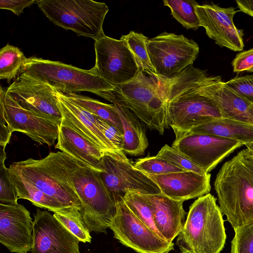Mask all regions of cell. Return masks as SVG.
I'll list each match as a JSON object with an SVG mask.
<instances>
[{
	"label": "cell",
	"instance_id": "1",
	"mask_svg": "<svg viewBox=\"0 0 253 253\" xmlns=\"http://www.w3.org/2000/svg\"><path fill=\"white\" fill-rule=\"evenodd\" d=\"M160 80L168 124L173 131L222 118L213 98L223 82L220 76H210L190 65L171 78Z\"/></svg>",
	"mask_w": 253,
	"mask_h": 253
},
{
	"label": "cell",
	"instance_id": "2",
	"mask_svg": "<svg viewBox=\"0 0 253 253\" xmlns=\"http://www.w3.org/2000/svg\"><path fill=\"white\" fill-rule=\"evenodd\" d=\"M214 187L221 211L234 230L253 222V156L247 149L222 165Z\"/></svg>",
	"mask_w": 253,
	"mask_h": 253
},
{
	"label": "cell",
	"instance_id": "3",
	"mask_svg": "<svg viewBox=\"0 0 253 253\" xmlns=\"http://www.w3.org/2000/svg\"><path fill=\"white\" fill-rule=\"evenodd\" d=\"M70 156L64 152H50L45 158H29L12 163L10 176L22 180L59 201L64 208L81 210V202L68 172Z\"/></svg>",
	"mask_w": 253,
	"mask_h": 253
},
{
	"label": "cell",
	"instance_id": "4",
	"mask_svg": "<svg viewBox=\"0 0 253 253\" xmlns=\"http://www.w3.org/2000/svg\"><path fill=\"white\" fill-rule=\"evenodd\" d=\"M210 193L190 206L176 244L180 253H220L226 242L223 214Z\"/></svg>",
	"mask_w": 253,
	"mask_h": 253
},
{
	"label": "cell",
	"instance_id": "5",
	"mask_svg": "<svg viewBox=\"0 0 253 253\" xmlns=\"http://www.w3.org/2000/svg\"><path fill=\"white\" fill-rule=\"evenodd\" d=\"M69 175L81 202L80 210L90 232L107 233L116 205L102 182L99 172L70 156Z\"/></svg>",
	"mask_w": 253,
	"mask_h": 253
},
{
	"label": "cell",
	"instance_id": "6",
	"mask_svg": "<svg viewBox=\"0 0 253 253\" xmlns=\"http://www.w3.org/2000/svg\"><path fill=\"white\" fill-rule=\"evenodd\" d=\"M107 100L126 107L150 129L160 134L169 126L160 79L141 71L132 80L115 86Z\"/></svg>",
	"mask_w": 253,
	"mask_h": 253
},
{
	"label": "cell",
	"instance_id": "7",
	"mask_svg": "<svg viewBox=\"0 0 253 253\" xmlns=\"http://www.w3.org/2000/svg\"><path fill=\"white\" fill-rule=\"evenodd\" d=\"M22 71L65 94L88 92L106 99L115 88L93 67L84 70L60 61L31 57L27 58Z\"/></svg>",
	"mask_w": 253,
	"mask_h": 253
},
{
	"label": "cell",
	"instance_id": "8",
	"mask_svg": "<svg viewBox=\"0 0 253 253\" xmlns=\"http://www.w3.org/2000/svg\"><path fill=\"white\" fill-rule=\"evenodd\" d=\"M36 3L54 24L78 36L94 41L103 36V24L109 11L104 2L92 0H36Z\"/></svg>",
	"mask_w": 253,
	"mask_h": 253
},
{
	"label": "cell",
	"instance_id": "9",
	"mask_svg": "<svg viewBox=\"0 0 253 253\" xmlns=\"http://www.w3.org/2000/svg\"><path fill=\"white\" fill-rule=\"evenodd\" d=\"M146 46L160 79L171 78L193 65L199 52V46L193 40L166 32L148 38Z\"/></svg>",
	"mask_w": 253,
	"mask_h": 253
},
{
	"label": "cell",
	"instance_id": "10",
	"mask_svg": "<svg viewBox=\"0 0 253 253\" xmlns=\"http://www.w3.org/2000/svg\"><path fill=\"white\" fill-rule=\"evenodd\" d=\"M102 162L104 171L99 174L116 205L128 191L142 195L161 193L157 185L135 168L123 151L104 152Z\"/></svg>",
	"mask_w": 253,
	"mask_h": 253
},
{
	"label": "cell",
	"instance_id": "11",
	"mask_svg": "<svg viewBox=\"0 0 253 253\" xmlns=\"http://www.w3.org/2000/svg\"><path fill=\"white\" fill-rule=\"evenodd\" d=\"M171 147L205 172L209 173L225 158L244 145L238 141L199 133L174 131Z\"/></svg>",
	"mask_w": 253,
	"mask_h": 253
},
{
	"label": "cell",
	"instance_id": "12",
	"mask_svg": "<svg viewBox=\"0 0 253 253\" xmlns=\"http://www.w3.org/2000/svg\"><path fill=\"white\" fill-rule=\"evenodd\" d=\"M94 47L95 63L93 68L111 84L116 86L126 83L140 71L122 38L117 40L104 34L95 41Z\"/></svg>",
	"mask_w": 253,
	"mask_h": 253
},
{
	"label": "cell",
	"instance_id": "13",
	"mask_svg": "<svg viewBox=\"0 0 253 253\" xmlns=\"http://www.w3.org/2000/svg\"><path fill=\"white\" fill-rule=\"evenodd\" d=\"M109 228L115 239L138 253H169L174 249L173 242L156 235L133 214L124 200L116 204Z\"/></svg>",
	"mask_w": 253,
	"mask_h": 253
},
{
	"label": "cell",
	"instance_id": "14",
	"mask_svg": "<svg viewBox=\"0 0 253 253\" xmlns=\"http://www.w3.org/2000/svg\"><path fill=\"white\" fill-rule=\"evenodd\" d=\"M5 91L22 108L62 122L57 90L47 83L22 71Z\"/></svg>",
	"mask_w": 253,
	"mask_h": 253
},
{
	"label": "cell",
	"instance_id": "15",
	"mask_svg": "<svg viewBox=\"0 0 253 253\" xmlns=\"http://www.w3.org/2000/svg\"><path fill=\"white\" fill-rule=\"evenodd\" d=\"M0 99L3 102L6 122L12 132L23 133L40 144L49 146L55 144L61 122L22 108L1 86Z\"/></svg>",
	"mask_w": 253,
	"mask_h": 253
},
{
	"label": "cell",
	"instance_id": "16",
	"mask_svg": "<svg viewBox=\"0 0 253 253\" xmlns=\"http://www.w3.org/2000/svg\"><path fill=\"white\" fill-rule=\"evenodd\" d=\"M196 12L200 26L217 45L234 51L243 49V31L238 29L233 21L237 12L235 7H221L215 4H198Z\"/></svg>",
	"mask_w": 253,
	"mask_h": 253
},
{
	"label": "cell",
	"instance_id": "17",
	"mask_svg": "<svg viewBox=\"0 0 253 253\" xmlns=\"http://www.w3.org/2000/svg\"><path fill=\"white\" fill-rule=\"evenodd\" d=\"M34 216L31 253H80V240L53 215L37 209Z\"/></svg>",
	"mask_w": 253,
	"mask_h": 253
},
{
	"label": "cell",
	"instance_id": "18",
	"mask_svg": "<svg viewBox=\"0 0 253 253\" xmlns=\"http://www.w3.org/2000/svg\"><path fill=\"white\" fill-rule=\"evenodd\" d=\"M33 229L30 213L23 205L0 203V242L10 252H31Z\"/></svg>",
	"mask_w": 253,
	"mask_h": 253
},
{
	"label": "cell",
	"instance_id": "19",
	"mask_svg": "<svg viewBox=\"0 0 253 253\" xmlns=\"http://www.w3.org/2000/svg\"><path fill=\"white\" fill-rule=\"evenodd\" d=\"M158 186L161 193L177 201L204 196L211 191V174L192 171L148 176Z\"/></svg>",
	"mask_w": 253,
	"mask_h": 253
},
{
	"label": "cell",
	"instance_id": "20",
	"mask_svg": "<svg viewBox=\"0 0 253 253\" xmlns=\"http://www.w3.org/2000/svg\"><path fill=\"white\" fill-rule=\"evenodd\" d=\"M58 105L62 120L104 152L118 151L106 138L96 122V116L57 91Z\"/></svg>",
	"mask_w": 253,
	"mask_h": 253
},
{
	"label": "cell",
	"instance_id": "21",
	"mask_svg": "<svg viewBox=\"0 0 253 253\" xmlns=\"http://www.w3.org/2000/svg\"><path fill=\"white\" fill-rule=\"evenodd\" d=\"M143 195L152 208L158 231L165 240L172 242L182 229L186 219L183 202L172 200L162 193Z\"/></svg>",
	"mask_w": 253,
	"mask_h": 253
},
{
	"label": "cell",
	"instance_id": "22",
	"mask_svg": "<svg viewBox=\"0 0 253 253\" xmlns=\"http://www.w3.org/2000/svg\"><path fill=\"white\" fill-rule=\"evenodd\" d=\"M99 172L104 171L102 162L104 152L62 121L55 146Z\"/></svg>",
	"mask_w": 253,
	"mask_h": 253
},
{
	"label": "cell",
	"instance_id": "23",
	"mask_svg": "<svg viewBox=\"0 0 253 253\" xmlns=\"http://www.w3.org/2000/svg\"><path fill=\"white\" fill-rule=\"evenodd\" d=\"M213 98L222 118L253 126V104L222 82Z\"/></svg>",
	"mask_w": 253,
	"mask_h": 253
},
{
	"label": "cell",
	"instance_id": "24",
	"mask_svg": "<svg viewBox=\"0 0 253 253\" xmlns=\"http://www.w3.org/2000/svg\"><path fill=\"white\" fill-rule=\"evenodd\" d=\"M180 132L216 135L238 141L244 145L253 142V126L223 118L214 119Z\"/></svg>",
	"mask_w": 253,
	"mask_h": 253
},
{
	"label": "cell",
	"instance_id": "25",
	"mask_svg": "<svg viewBox=\"0 0 253 253\" xmlns=\"http://www.w3.org/2000/svg\"><path fill=\"white\" fill-rule=\"evenodd\" d=\"M114 104L123 126V151L125 154L132 156L143 154L149 143L142 126L128 109L117 104Z\"/></svg>",
	"mask_w": 253,
	"mask_h": 253
},
{
	"label": "cell",
	"instance_id": "26",
	"mask_svg": "<svg viewBox=\"0 0 253 253\" xmlns=\"http://www.w3.org/2000/svg\"><path fill=\"white\" fill-rule=\"evenodd\" d=\"M63 94L69 100L109 123L123 134L122 122L114 104L104 103L77 93Z\"/></svg>",
	"mask_w": 253,
	"mask_h": 253
},
{
	"label": "cell",
	"instance_id": "27",
	"mask_svg": "<svg viewBox=\"0 0 253 253\" xmlns=\"http://www.w3.org/2000/svg\"><path fill=\"white\" fill-rule=\"evenodd\" d=\"M10 176L18 199L29 200L34 206L53 212L66 208L57 200L42 192L33 185L14 176Z\"/></svg>",
	"mask_w": 253,
	"mask_h": 253
},
{
	"label": "cell",
	"instance_id": "28",
	"mask_svg": "<svg viewBox=\"0 0 253 253\" xmlns=\"http://www.w3.org/2000/svg\"><path fill=\"white\" fill-rule=\"evenodd\" d=\"M27 58L17 47L7 44L0 50V79L8 83L22 71Z\"/></svg>",
	"mask_w": 253,
	"mask_h": 253
},
{
	"label": "cell",
	"instance_id": "29",
	"mask_svg": "<svg viewBox=\"0 0 253 253\" xmlns=\"http://www.w3.org/2000/svg\"><path fill=\"white\" fill-rule=\"evenodd\" d=\"M121 38L125 41L133 55L140 70L149 76L160 79L149 57L146 46L148 38L142 33L132 31L126 35H123Z\"/></svg>",
	"mask_w": 253,
	"mask_h": 253
},
{
	"label": "cell",
	"instance_id": "30",
	"mask_svg": "<svg viewBox=\"0 0 253 253\" xmlns=\"http://www.w3.org/2000/svg\"><path fill=\"white\" fill-rule=\"evenodd\" d=\"M164 5L168 6L172 16L187 29L197 30L200 22L196 12L199 4L194 0H164Z\"/></svg>",
	"mask_w": 253,
	"mask_h": 253
},
{
	"label": "cell",
	"instance_id": "31",
	"mask_svg": "<svg viewBox=\"0 0 253 253\" xmlns=\"http://www.w3.org/2000/svg\"><path fill=\"white\" fill-rule=\"evenodd\" d=\"M53 213V215L80 242L91 243L90 231L84 222L79 209L66 208Z\"/></svg>",
	"mask_w": 253,
	"mask_h": 253
},
{
	"label": "cell",
	"instance_id": "32",
	"mask_svg": "<svg viewBox=\"0 0 253 253\" xmlns=\"http://www.w3.org/2000/svg\"><path fill=\"white\" fill-rule=\"evenodd\" d=\"M123 200L130 210L143 223L164 239L155 226L152 208L143 195L128 191L126 193Z\"/></svg>",
	"mask_w": 253,
	"mask_h": 253
},
{
	"label": "cell",
	"instance_id": "33",
	"mask_svg": "<svg viewBox=\"0 0 253 253\" xmlns=\"http://www.w3.org/2000/svg\"><path fill=\"white\" fill-rule=\"evenodd\" d=\"M133 165L135 168L148 176L185 171L157 155L139 159Z\"/></svg>",
	"mask_w": 253,
	"mask_h": 253
},
{
	"label": "cell",
	"instance_id": "34",
	"mask_svg": "<svg viewBox=\"0 0 253 253\" xmlns=\"http://www.w3.org/2000/svg\"><path fill=\"white\" fill-rule=\"evenodd\" d=\"M6 158L5 149L0 148V203L16 204L18 198L8 169L5 166Z\"/></svg>",
	"mask_w": 253,
	"mask_h": 253
},
{
	"label": "cell",
	"instance_id": "35",
	"mask_svg": "<svg viewBox=\"0 0 253 253\" xmlns=\"http://www.w3.org/2000/svg\"><path fill=\"white\" fill-rule=\"evenodd\" d=\"M157 156L166 159L173 165L184 171H192L200 174L207 173L183 154L167 144L161 149Z\"/></svg>",
	"mask_w": 253,
	"mask_h": 253
},
{
	"label": "cell",
	"instance_id": "36",
	"mask_svg": "<svg viewBox=\"0 0 253 253\" xmlns=\"http://www.w3.org/2000/svg\"><path fill=\"white\" fill-rule=\"evenodd\" d=\"M234 230L231 253H253V222Z\"/></svg>",
	"mask_w": 253,
	"mask_h": 253
},
{
	"label": "cell",
	"instance_id": "37",
	"mask_svg": "<svg viewBox=\"0 0 253 253\" xmlns=\"http://www.w3.org/2000/svg\"><path fill=\"white\" fill-rule=\"evenodd\" d=\"M225 83L253 104V75L236 77Z\"/></svg>",
	"mask_w": 253,
	"mask_h": 253
},
{
	"label": "cell",
	"instance_id": "38",
	"mask_svg": "<svg viewBox=\"0 0 253 253\" xmlns=\"http://www.w3.org/2000/svg\"><path fill=\"white\" fill-rule=\"evenodd\" d=\"M96 122L103 134L118 151H123V134L115 127L96 116Z\"/></svg>",
	"mask_w": 253,
	"mask_h": 253
},
{
	"label": "cell",
	"instance_id": "39",
	"mask_svg": "<svg viewBox=\"0 0 253 253\" xmlns=\"http://www.w3.org/2000/svg\"><path fill=\"white\" fill-rule=\"evenodd\" d=\"M233 72H247L253 67V48L237 54L232 62Z\"/></svg>",
	"mask_w": 253,
	"mask_h": 253
},
{
	"label": "cell",
	"instance_id": "40",
	"mask_svg": "<svg viewBox=\"0 0 253 253\" xmlns=\"http://www.w3.org/2000/svg\"><path fill=\"white\" fill-rule=\"evenodd\" d=\"M36 0H0V8L11 11L14 14L20 16L24 9L36 3Z\"/></svg>",
	"mask_w": 253,
	"mask_h": 253
},
{
	"label": "cell",
	"instance_id": "41",
	"mask_svg": "<svg viewBox=\"0 0 253 253\" xmlns=\"http://www.w3.org/2000/svg\"><path fill=\"white\" fill-rule=\"evenodd\" d=\"M12 132L8 126L4 114L3 104L0 100V146L5 148L9 143Z\"/></svg>",
	"mask_w": 253,
	"mask_h": 253
},
{
	"label": "cell",
	"instance_id": "42",
	"mask_svg": "<svg viewBox=\"0 0 253 253\" xmlns=\"http://www.w3.org/2000/svg\"><path fill=\"white\" fill-rule=\"evenodd\" d=\"M239 10L253 17V0H236Z\"/></svg>",
	"mask_w": 253,
	"mask_h": 253
},
{
	"label": "cell",
	"instance_id": "43",
	"mask_svg": "<svg viewBox=\"0 0 253 253\" xmlns=\"http://www.w3.org/2000/svg\"><path fill=\"white\" fill-rule=\"evenodd\" d=\"M247 149L248 150L250 154L253 156V142L245 144Z\"/></svg>",
	"mask_w": 253,
	"mask_h": 253
},
{
	"label": "cell",
	"instance_id": "44",
	"mask_svg": "<svg viewBox=\"0 0 253 253\" xmlns=\"http://www.w3.org/2000/svg\"><path fill=\"white\" fill-rule=\"evenodd\" d=\"M248 72H253V67L247 71Z\"/></svg>",
	"mask_w": 253,
	"mask_h": 253
}]
</instances>
